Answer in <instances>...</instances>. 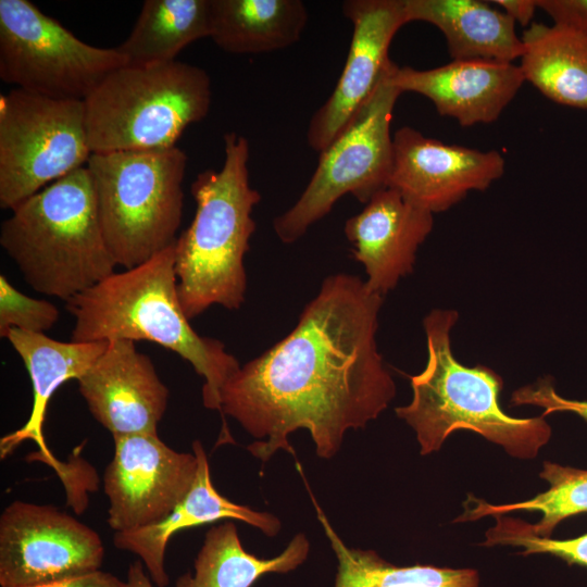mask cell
Here are the masks:
<instances>
[{
    "label": "cell",
    "mask_w": 587,
    "mask_h": 587,
    "mask_svg": "<svg viewBox=\"0 0 587 587\" xmlns=\"http://www.w3.org/2000/svg\"><path fill=\"white\" fill-rule=\"evenodd\" d=\"M310 542L297 534L286 549L272 559L247 552L232 520L211 527L195 560V574L182 575L175 587H251L266 573H288L308 558Z\"/></svg>",
    "instance_id": "23"
},
{
    "label": "cell",
    "mask_w": 587,
    "mask_h": 587,
    "mask_svg": "<svg viewBox=\"0 0 587 587\" xmlns=\"http://www.w3.org/2000/svg\"><path fill=\"white\" fill-rule=\"evenodd\" d=\"M60 317L58 308L43 299L28 297L0 276V337L12 328L32 333L51 329Z\"/></svg>",
    "instance_id": "28"
},
{
    "label": "cell",
    "mask_w": 587,
    "mask_h": 587,
    "mask_svg": "<svg viewBox=\"0 0 587 587\" xmlns=\"http://www.w3.org/2000/svg\"><path fill=\"white\" fill-rule=\"evenodd\" d=\"M490 3L500 5L507 15L523 26L532 24L530 21L538 9L537 0H495Z\"/></svg>",
    "instance_id": "32"
},
{
    "label": "cell",
    "mask_w": 587,
    "mask_h": 587,
    "mask_svg": "<svg viewBox=\"0 0 587 587\" xmlns=\"http://www.w3.org/2000/svg\"><path fill=\"white\" fill-rule=\"evenodd\" d=\"M39 587H126V583L111 573L99 570L84 576Z\"/></svg>",
    "instance_id": "31"
},
{
    "label": "cell",
    "mask_w": 587,
    "mask_h": 587,
    "mask_svg": "<svg viewBox=\"0 0 587 587\" xmlns=\"http://www.w3.org/2000/svg\"><path fill=\"white\" fill-rule=\"evenodd\" d=\"M392 142L388 187L433 214L448 210L471 190L487 189L504 173V159L496 150L448 145L410 126L398 129Z\"/></svg>",
    "instance_id": "14"
},
{
    "label": "cell",
    "mask_w": 587,
    "mask_h": 587,
    "mask_svg": "<svg viewBox=\"0 0 587 587\" xmlns=\"http://www.w3.org/2000/svg\"><path fill=\"white\" fill-rule=\"evenodd\" d=\"M91 150L82 100L13 88L0 96V207L13 210L83 167Z\"/></svg>",
    "instance_id": "9"
},
{
    "label": "cell",
    "mask_w": 587,
    "mask_h": 587,
    "mask_svg": "<svg viewBox=\"0 0 587 587\" xmlns=\"http://www.w3.org/2000/svg\"><path fill=\"white\" fill-rule=\"evenodd\" d=\"M212 0H146L129 36L117 47L126 65L176 61L191 42L211 36Z\"/></svg>",
    "instance_id": "24"
},
{
    "label": "cell",
    "mask_w": 587,
    "mask_h": 587,
    "mask_svg": "<svg viewBox=\"0 0 587 587\" xmlns=\"http://www.w3.org/2000/svg\"><path fill=\"white\" fill-rule=\"evenodd\" d=\"M383 300L359 276H327L295 328L225 383L221 413L257 439L253 457L294 452L288 436L303 428L328 460L348 430L388 408L396 385L376 344Z\"/></svg>",
    "instance_id": "1"
},
{
    "label": "cell",
    "mask_w": 587,
    "mask_h": 587,
    "mask_svg": "<svg viewBox=\"0 0 587 587\" xmlns=\"http://www.w3.org/2000/svg\"><path fill=\"white\" fill-rule=\"evenodd\" d=\"M187 162L176 146L91 153L86 166L104 240L117 265L133 268L175 243Z\"/></svg>",
    "instance_id": "7"
},
{
    "label": "cell",
    "mask_w": 587,
    "mask_h": 587,
    "mask_svg": "<svg viewBox=\"0 0 587 587\" xmlns=\"http://www.w3.org/2000/svg\"><path fill=\"white\" fill-rule=\"evenodd\" d=\"M342 13L353 32L348 57L328 99L312 115L307 141L322 152L348 126L390 63L389 47L408 23L403 0H347Z\"/></svg>",
    "instance_id": "13"
},
{
    "label": "cell",
    "mask_w": 587,
    "mask_h": 587,
    "mask_svg": "<svg viewBox=\"0 0 587 587\" xmlns=\"http://www.w3.org/2000/svg\"><path fill=\"white\" fill-rule=\"evenodd\" d=\"M84 103L92 153L166 149L208 115L211 80L201 67L179 61L124 65Z\"/></svg>",
    "instance_id": "6"
},
{
    "label": "cell",
    "mask_w": 587,
    "mask_h": 587,
    "mask_svg": "<svg viewBox=\"0 0 587 587\" xmlns=\"http://www.w3.org/2000/svg\"><path fill=\"white\" fill-rule=\"evenodd\" d=\"M101 537L49 504L13 501L0 516V586L39 587L100 570Z\"/></svg>",
    "instance_id": "11"
},
{
    "label": "cell",
    "mask_w": 587,
    "mask_h": 587,
    "mask_svg": "<svg viewBox=\"0 0 587 587\" xmlns=\"http://www.w3.org/2000/svg\"><path fill=\"white\" fill-rule=\"evenodd\" d=\"M521 39L524 79L557 103L587 110V38L555 24L532 23Z\"/></svg>",
    "instance_id": "22"
},
{
    "label": "cell",
    "mask_w": 587,
    "mask_h": 587,
    "mask_svg": "<svg viewBox=\"0 0 587 587\" xmlns=\"http://www.w3.org/2000/svg\"><path fill=\"white\" fill-rule=\"evenodd\" d=\"M539 476L549 483L548 490L529 500L496 505L471 497L475 504L471 508L465 505L464 513L455 522L516 511L540 512L542 516L537 524L525 522V526L532 534L549 538L561 521L587 512V470L546 461Z\"/></svg>",
    "instance_id": "26"
},
{
    "label": "cell",
    "mask_w": 587,
    "mask_h": 587,
    "mask_svg": "<svg viewBox=\"0 0 587 587\" xmlns=\"http://www.w3.org/2000/svg\"><path fill=\"white\" fill-rule=\"evenodd\" d=\"M455 310H432L423 320L427 362L410 376L412 400L395 409L415 432L421 454L438 451L458 429L473 430L501 446L510 455L533 459L551 437L544 415L514 417L501 409L503 380L494 370L461 364L451 349Z\"/></svg>",
    "instance_id": "4"
},
{
    "label": "cell",
    "mask_w": 587,
    "mask_h": 587,
    "mask_svg": "<svg viewBox=\"0 0 587 587\" xmlns=\"http://www.w3.org/2000/svg\"><path fill=\"white\" fill-rule=\"evenodd\" d=\"M312 501L338 561L334 587H479L478 573L473 569L397 566L374 550L349 548L313 497Z\"/></svg>",
    "instance_id": "25"
},
{
    "label": "cell",
    "mask_w": 587,
    "mask_h": 587,
    "mask_svg": "<svg viewBox=\"0 0 587 587\" xmlns=\"http://www.w3.org/2000/svg\"><path fill=\"white\" fill-rule=\"evenodd\" d=\"M197 458L195 482L185 498L160 523L133 532L115 533L114 546L138 555L150 578L158 587L168 584L164 557L171 537L185 528L222 520H237L257 527L273 537L280 529V521L267 512H258L222 496L213 486L208 457L199 440L192 442Z\"/></svg>",
    "instance_id": "18"
},
{
    "label": "cell",
    "mask_w": 587,
    "mask_h": 587,
    "mask_svg": "<svg viewBox=\"0 0 587 587\" xmlns=\"http://www.w3.org/2000/svg\"><path fill=\"white\" fill-rule=\"evenodd\" d=\"M555 25L569 28L587 38V0H537Z\"/></svg>",
    "instance_id": "30"
},
{
    "label": "cell",
    "mask_w": 587,
    "mask_h": 587,
    "mask_svg": "<svg viewBox=\"0 0 587 587\" xmlns=\"http://www.w3.org/2000/svg\"><path fill=\"white\" fill-rule=\"evenodd\" d=\"M65 308L74 317L72 341L148 340L180 355L204 378L203 405L221 412V389L240 364L222 341L189 324L177 295L175 243L77 294Z\"/></svg>",
    "instance_id": "2"
},
{
    "label": "cell",
    "mask_w": 587,
    "mask_h": 587,
    "mask_svg": "<svg viewBox=\"0 0 587 587\" xmlns=\"http://www.w3.org/2000/svg\"><path fill=\"white\" fill-rule=\"evenodd\" d=\"M433 215L387 187L347 220L345 235L372 291L384 297L413 271L416 251L433 229Z\"/></svg>",
    "instance_id": "16"
},
{
    "label": "cell",
    "mask_w": 587,
    "mask_h": 587,
    "mask_svg": "<svg viewBox=\"0 0 587 587\" xmlns=\"http://www.w3.org/2000/svg\"><path fill=\"white\" fill-rule=\"evenodd\" d=\"M103 488L108 525L115 533L160 523L185 498L197 474V458L164 444L158 435L117 436Z\"/></svg>",
    "instance_id": "12"
},
{
    "label": "cell",
    "mask_w": 587,
    "mask_h": 587,
    "mask_svg": "<svg viewBox=\"0 0 587 587\" xmlns=\"http://www.w3.org/2000/svg\"><path fill=\"white\" fill-rule=\"evenodd\" d=\"M77 382L91 415L113 437L158 435L170 390L135 341L109 340L104 352Z\"/></svg>",
    "instance_id": "15"
},
{
    "label": "cell",
    "mask_w": 587,
    "mask_h": 587,
    "mask_svg": "<svg viewBox=\"0 0 587 587\" xmlns=\"http://www.w3.org/2000/svg\"><path fill=\"white\" fill-rule=\"evenodd\" d=\"M126 65L116 48L90 46L27 0H0V78L35 95L84 101Z\"/></svg>",
    "instance_id": "10"
},
{
    "label": "cell",
    "mask_w": 587,
    "mask_h": 587,
    "mask_svg": "<svg viewBox=\"0 0 587 587\" xmlns=\"http://www.w3.org/2000/svg\"><path fill=\"white\" fill-rule=\"evenodd\" d=\"M392 82L401 92L428 98L440 115L466 127L496 121L525 79L513 62L469 59L425 71L396 64Z\"/></svg>",
    "instance_id": "17"
},
{
    "label": "cell",
    "mask_w": 587,
    "mask_h": 587,
    "mask_svg": "<svg viewBox=\"0 0 587 587\" xmlns=\"http://www.w3.org/2000/svg\"><path fill=\"white\" fill-rule=\"evenodd\" d=\"M513 405H536L544 409L541 415L553 412H573L587 421V401L570 400L561 397L554 389L550 378H541L533 385L515 390L511 397Z\"/></svg>",
    "instance_id": "29"
},
{
    "label": "cell",
    "mask_w": 587,
    "mask_h": 587,
    "mask_svg": "<svg viewBox=\"0 0 587 587\" xmlns=\"http://www.w3.org/2000/svg\"><path fill=\"white\" fill-rule=\"evenodd\" d=\"M223 139V165L200 172L192 182L195 216L175 241L177 295L189 321L213 304L238 310L245 302L243 258L261 195L250 185L248 140L235 132Z\"/></svg>",
    "instance_id": "3"
},
{
    "label": "cell",
    "mask_w": 587,
    "mask_h": 587,
    "mask_svg": "<svg viewBox=\"0 0 587 587\" xmlns=\"http://www.w3.org/2000/svg\"><path fill=\"white\" fill-rule=\"evenodd\" d=\"M395 66L390 61L365 104L320 152L317 166L297 202L274 220V232L284 243L302 237L346 193L366 204L388 187L394 163L390 122L402 93L392 82Z\"/></svg>",
    "instance_id": "8"
},
{
    "label": "cell",
    "mask_w": 587,
    "mask_h": 587,
    "mask_svg": "<svg viewBox=\"0 0 587 587\" xmlns=\"http://www.w3.org/2000/svg\"><path fill=\"white\" fill-rule=\"evenodd\" d=\"M7 339L23 360L33 387V409L27 422L4 436L0 442L1 459L25 440H34L49 464L54 458L42 433L46 411L52 395L67 380L78 379L100 358L109 341H59L43 333L12 328Z\"/></svg>",
    "instance_id": "19"
},
{
    "label": "cell",
    "mask_w": 587,
    "mask_h": 587,
    "mask_svg": "<svg viewBox=\"0 0 587 587\" xmlns=\"http://www.w3.org/2000/svg\"><path fill=\"white\" fill-rule=\"evenodd\" d=\"M210 38L235 54L271 52L296 43L307 25L300 0H212Z\"/></svg>",
    "instance_id": "21"
},
{
    "label": "cell",
    "mask_w": 587,
    "mask_h": 587,
    "mask_svg": "<svg viewBox=\"0 0 587 587\" xmlns=\"http://www.w3.org/2000/svg\"><path fill=\"white\" fill-rule=\"evenodd\" d=\"M407 21L435 25L453 60L513 62L524 52L515 22L489 2L476 0H403Z\"/></svg>",
    "instance_id": "20"
},
{
    "label": "cell",
    "mask_w": 587,
    "mask_h": 587,
    "mask_svg": "<svg viewBox=\"0 0 587 587\" xmlns=\"http://www.w3.org/2000/svg\"><path fill=\"white\" fill-rule=\"evenodd\" d=\"M0 245L34 290L67 301L117 265L102 233L87 166L53 182L12 210Z\"/></svg>",
    "instance_id": "5"
},
{
    "label": "cell",
    "mask_w": 587,
    "mask_h": 587,
    "mask_svg": "<svg viewBox=\"0 0 587 587\" xmlns=\"http://www.w3.org/2000/svg\"><path fill=\"white\" fill-rule=\"evenodd\" d=\"M143 564L141 561L133 562L127 572L126 587H152L149 577L143 571Z\"/></svg>",
    "instance_id": "33"
},
{
    "label": "cell",
    "mask_w": 587,
    "mask_h": 587,
    "mask_svg": "<svg viewBox=\"0 0 587 587\" xmlns=\"http://www.w3.org/2000/svg\"><path fill=\"white\" fill-rule=\"evenodd\" d=\"M495 517L496 525L486 533V540L482 545L523 547L522 555L548 553L562 559L569 565L587 567V533L571 539H551L532 534L522 520L503 515Z\"/></svg>",
    "instance_id": "27"
}]
</instances>
